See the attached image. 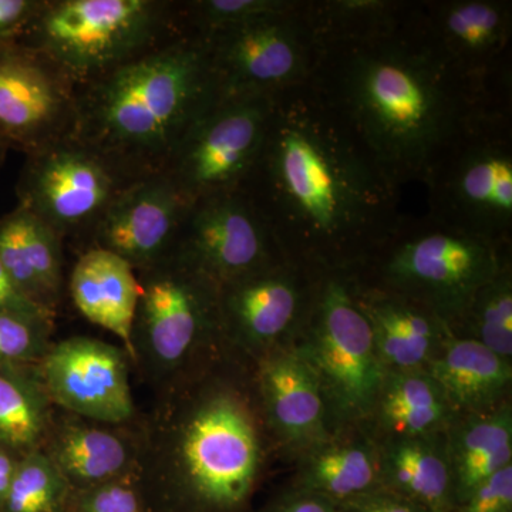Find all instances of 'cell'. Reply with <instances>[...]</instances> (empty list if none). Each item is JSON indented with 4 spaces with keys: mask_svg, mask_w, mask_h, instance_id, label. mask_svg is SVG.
Here are the masks:
<instances>
[{
    "mask_svg": "<svg viewBox=\"0 0 512 512\" xmlns=\"http://www.w3.org/2000/svg\"><path fill=\"white\" fill-rule=\"evenodd\" d=\"M311 86L397 187L426 181L461 137L507 109V84L460 72L431 43L419 2L386 18L315 25Z\"/></svg>",
    "mask_w": 512,
    "mask_h": 512,
    "instance_id": "obj_1",
    "label": "cell"
},
{
    "mask_svg": "<svg viewBox=\"0 0 512 512\" xmlns=\"http://www.w3.org/2000/svg\"><path fill=\"white\" fill-rule=\"evenodd\" d=\"M239 190L285 258L315 272L370 264L409 221L403 188L311 83L272 96L264 144Z\"/></svg>",
    "mask_w": 512,
    "mask_h": 512,
    "instance_id": "obj_2",
    "label": "cell"
},
{
    "mask_svg": "<svg viewBox=\"0 0 512 512\" xmlns=\"http://www.w3.org/2000/svg\"><path fill=\"white\" fill-rule=\"evenodd\" d=\"M221 96L207 43L185 33L77 86L73 136L138 175L161 173Z\"/></svg>",
    "mask_w": 512,
    "mask_h": 512,
    "instance_id": "obj_3",
    "label": "cell"
},
{
    "mask_svg": "<svg viewBox=\"0 0 512 512\" xmlns=\"http://www.w3.org/2000/svg\"><path fill=\"white\" fill-rule=\"evenodd\" d=\"M161 414L137 466L205 512H231L247 501L262 464L258 421L229 383L188 389Z\"/></svg>",
    "mask_w": 512,
    "mask_h": 512,
    "instance_id": "obj_4",
    "label": "cell"
},
{
    "mask_svg": "<svg viewBox=\"0 0 512 512\" xmlns=\"http://www.w3.org/2000/svg\"><path fill=\"white\" fill-rule=\"evenodd\" d=\"M185 33L180 0H43L18 42L77 87Z\"/></svg>",
    "mask_w": 512,
    "mask_h": 512,
    "instance_id": "obj_5",
    "label": "cell"
},
{
    "mask_svg": "<svg viewBox=\"0 0 512 512\" xmlns=\"http://www.w3.org/2000/svg\"><path fill=\"white\" fill-rule=\"evenodd\" d=\"M511 242L423 217L404 224L372 262L383 291L409 299L456 326L474 295L510 265ZM369 265V264H367Z\"/></svg>",
    "mask_w": 512,
    "mask_h": 512,
    "instance_id": "obj_6",
    "label": "cell"
},
{
    "mask_svg": "<svg viewBox=\"0 0 512 512\" xmlns=\"http://www.w3.org/2000/svg\"><path fill=\"white\" fill-rule=\"evenodd\" d=\"M298 335L293 343L318 376L335 429L366 424L386 370L352 271L319 272Z\"/></svg>",
    "mask_w": 512,
    "mask_h": 512,
    "instance_id": "obj_7",
    "label": "cell"
},
{
    "mask_svg": "<svg viewBox=\"0 0 512 512\" xmlns=\"http://www.w3.org/2000/svg\"><path fill=\"white\" fill-rule=\"evenodd\" d=\"M136 275L131 359L154 383L174 386L202 350L224 340L220 288L174 255Z\"/></svg>",
    "mask_w": 512,
    "mask_h": 512,
    "instance_id": "obj_8",
    "label": "cell"
},
{
    "mask_svg": "<svg viewBox=\"0 0 512 512\" xmlns=\"http://www.w3.org/2000/svg\"><path fill=\"white\" fill-rule=\"evenodd\" d=\"M141 177L69 136L26 156L16 195L20 207L83 252L111 204Z\"/></svg>",
    "mask_w": 512,
    "mask_h": 512,
    "instance_id": "obj_9",
    "label": "cell"
},
{
    "mask_svg": "<svg viewBox=\"0 0 512 512\" xmlns=\"http://www.w3.org/2000/svg\"><path fill=\"white\" fill-rule=\"evenodd\" d=\"M427 217L480 237L511 242L510 113L481 120L457 141L423 183Z\"/></svg>",
    "mask_w": 512,
    "mask_h": 512,
    "instance_id": "obj_10",
    "label": "cell"
},
{
    "mask_svg": "<svg viewBox=\"0 0 512 512\" xmlns=\"http://www.w3.org/2000/svg\"><path fill=\"white\" fill-rule=\"evenodd\" d=\"M224 96H264L311 82L319 37L308 2L202 37Z\"/></svg>",
    "mask_w": 512,
    "mask_h": 512,
    "instance_id": "obj_11",
    "label": "cell"
},
{
    "mask_svg": "<svg viewBox=\"0 0 512 512\" xmlns=\"http://www.w3.org/2000/svg\"><path fill=\"white\" fill-rule=\"evenodd\" d=\"M272 97L222 96L195 121L161 173L191 202L238 191L259 156Z\"/></svg>",
    "mask_w": 512,
    "mask_h": 512,
    "instance_id": "obj_12",
    "label": "cell"
},
{
    "mask_svg": "<svg viewBox=\"0 0 512 512\" xmlns=\"http://www.w3.org/2000/svg\"><path fill=\"white\" fill-rule=\"evenodd\" d=\"M171 255L218 288L288 261L241 190L192 202Z\"/></svg>",
    "mask_w": 512,
    "mask_h": 512,
    "instance_id": "obj_13",
    "label": "cell"
},
{
    "mask_svg": "<svg viewBox=\"0 0 512 512\" xmlns=\"http://www.w3.org/2000/svg\"><path fill=\"white\" fill-rule=\"evenodd\" d=\"M76 84L52 60L15 42L0 46V138L26 156L73 136Z\"/></svg>",
    "mask_w": 512,
    "mask_h": 512,
    "instance_id": "obj_14",
    "label": "cell"
},
{
    "mask_svg": "<svg viewBox=\"0 0 512 512\" xmlns=\"http://www.w3.org/2000/svg\"><path fill=\"white\" fill-rule=\"evenodd\" d=\"M318 274L284 261L220 286L222 338L258 357L286 345L305 323Z\"/></svg>",
    "mask_w": 512,
    "mask_h": 512,
    "instance_id": "obj_15",
    "label": "cell"
},
{
    "mask_svg": "<svg viewBox=\"0 0 512 512\" xmlns=\"http://www.w3.org/2000/svg\"><path fill=\"white\" fill-rule=\"evenodd\" d=\"M126 356L110 343L74 336L55 343L39 363L50 402L103 424L133 419Z\"/></svg>",
    "mask_w": 512,
    "mask_h": 512,
    "instance_id": "obj_16",
    "label": "cell"
},
{
    "mask_svg": "<svg viewBox=\"0 0 512 512\" xmlns=\"http://www.w3.org/2000/svg\"><path fill=\"white\" fill-rule=\"evenodd\" d=\"M191 204L167 175L141 177L111 204L86 249H104L141 271L173 254Z\"/></svg>",
    "mask_w": 512,
    "mask_h": 512,
    "instance_id": "obj_17",
    "label": "cell"
},
{
    "mask_svg": "<svg viewBox=\"0 0 512 512\" xmlns=\"http://www.w3.org/2000/svg\"><path fill=\"white\" fill-rule=\"evenodd\" d=\"M419 18L431 43L460 72L487 84H507L512 35L511 2H419Z\"/></svg>",
    "mask_w": 512,
    "mask_h": 512,
    "instance_id": "obj_18",
    "label": "cell"
},
{
    "mask_svg": "<svg viewBox=\"0 0 512 512\" xmlns=\"http://www.w3.org/2000/svg\"><path fill=\"white\" fill-rule=\"evenodd\" d=\"M258 389L266 421L291 450L306 453L335 433L318 376L295 343L259 357Z\"/></svg>",
    "mask_w": 512,
    "mask_h": 512,
    "instance_id": "obj_19",
    "label": "cell"
},
{
    "mask_svg": "<svg viewBox=\"0 0 512 512\" xmlns=\"http://www.w3.org/2000/svg\"><path fill=\"white\" fill-rule=\"evenodd\" d=\"M357 298L372 325L377 356L386 372L426 369L439 352L447 325L423 306L380 288H362Z\"/></svg>",
    "mask_w": 512,
    "mask_h": 512,
    "instance_id": "obj_20",
    "label": "cell"
},
{
    "mask_svg": "<svg viewBox=\"0 0 512 512\" xmlns=\"http://www.w3.org/2000/svg\"><path fill=\"white\" fill-rule=\"evenodd\" d=\"M426 370L457 416L490 412L510 402L512 362L450 328Z\"/></svg>",
    "mask_w": 512,
    "mask_h": 512,
    "instance_id": "obj_21",
    "label": "cell"
},
{
    "mask_svg": "<svg viewBox=\"0 0 512 512\" xmlns=\"http://www.w3.org/2000/svg\"><path fill=\"white\" fill-rule=\"evenodd\" d=\"M63 245L20 205L0 218V264L23 295L52 315L63 293Z\"/></svg>",
    "mask_w": 512,
    "mask_h": 512,
    "instance_id": "obj_22",
    "label": "cell"
},
{
    "mask_svg": "<svg viewBox=\"0 0 512 512\" xmlns=\"http://www.w3.org/2000/svg\"><path fill=\"white\" fill-rule=\"evenodd\" d=\"M382 487L429 512H454L453 468L446 431L377 441Z\"/></svg>",
    "mask_w": 512,
    "mask_h": 512,
    "instance_id": "obj_23",
    "label": "cell"
},
{
    "mask_svg": "<svg viewBox=\"0 0 512 512\" xmlns=\"http://www.w3.org/2000/svg\"><path fill=\"white\" fill-rule=\"evenodd\" d=\"M346 429L302 454L293 488L339 505L382 487L379 443L366 431Z\"/></svg>",
    "mask_w": 512,
    "mask_h": 512,
    "instance_id": "obj_24",
    "label": "cell"
},
{
    "mask_svg": "<svg viewBox=\"0 0 512 512\" xmlns=\"http://www.w3.org/2000/svg\"><path fill=\"white\" fill-rule=\"evenodd\" d=\"M69 291L84 318L123 340L130 353L138 299L136 271L120 256L89 248L73 266Z\"/></svg>",
    "mask_w": 512,
    "mask_h": 512,
    "instance_id": "obj_25",
    "label": "cell"
},
{
    "mask_svg": "<svg viewBox=\"0 0 512 512\" xmlns=\"http://www.w3.org/2000/svg\"><path fill=\"white\" fill-rule=\"evenodd\" d=\"M457 414L426 369L386 372L367 424L377 441L446 431Z\"/></svg>",
    "mask_w": 512,
    "mask_h": 512,
    "instance_id": "obj_26",
    "label": "cell"
},
{
    "mask_svg": "<svg viewBox=\"0 0 512 512\" xmlns=\"http://www.w3.org/2000/svg\"><path fill=\"white\" fill-rule=\"evenodd\" d=\"M457 505L488 477L512 464V407L456 416L446 430Z\"/></svg>",
    "mask_w": 512,
    "mask_h": 512,
    "instance_id": "obj_27",
    "label": "cell"
},
{
    "mask_svg": "<svg viewBox=\"0 0 512 512\" xmlns=\"http://www.w3.org/2000/svg\"><path fill=\"white\" fill-rule=\"evenodd\" d=\"M47 456L69 487L79 490L136 470L138 451L123 434L89 424H66L55 431Z\"/></svg>",
    "mask_w": 512,
    "mask_h": 512,
    "instance_id": "obj_28",
    "label": "cell"
},
{
    "mask_svg": "<svg viewBox=\"0 0 512 512\" xmlns=\"http://www.w3.org/2000/svg\"><path fill=\"white\" fill-rule=\"evenodd\" d=\"M50 399L39 369L0 366V446L23 457L49 439Z\"/></svg>",
    "mask_w": 512,
    "mask_h": 512,
    "instance_id": "obj_29",
    "label": "cell"
},
{
    "mask_svg": "<svg viewBox=\"0 0 512 512\" xmlns=\"http://www.w3.org/2000/svg\"><path fill=\"white\" fill-rule=\"evenodd\" d=\"M450 329H463V336L477 340L495 355L512 362L511 264L474 295L463 318Z\"/></svg>",
    "mask_w": 512,
    "mask_h": 512,
    "instance_id": "obj_30",
    "label": "cell"
},
{
    "mask_svg": "<svg viewBox=\"0 0 512 512\" xmlns=\"http://www.w3.org/2000/svg\"><path fill=\"white\" fill-rule=\"evenodd\" d=\"M69 484L45 451L20 457L2 507L5 512H56Z\"/></svg>",
    "mask_w": 512,
    "mask_h": 512,
    "instance_id": "obj_31",
    "label": "cell"
},
{
    "mask_svg": "<svg viewBox=\"0 0 512 512\" xmlns=\"http://www.w3.org/2000/svg\"><path fill=\"white\" fill-rule=\"evenodd\" d=\"M298 0H180L181 20L190 35L205 37L285 12Z\"/></svg>",
    "mask_w": 512,
    "mask_h": 512,
    "instance_id": "obj_32",
    "label": "cell"
},
{
    "mask_svg": "<svg viewBox=\"0 0 512 512\" xmlns=\"http://www.w3.org/2000/svg\"><path fill=\"white\" fill-rule=\"evenodd\" d=\"M52 318L0 311V366H33L50 349Z\"/></svg>",
    "mask_w": 512,
    "mask_h": 512,
    "instance_id": "obj_33",
    "label": "cell"
},
{
    "mask_svg": "<svg viewBox=\"0 0 512 512\" xmlns=\"http://www.w3.org/2000/svg\"><path fill=\"white\" fill-rule=\"evenodd\" d=\"M133 473L80 490L77 512H141Z\"/></svg>",
    "mask_w": 512,
    "mask_h": 512,
    "instance_id": "obj_34",
    "label": "cell"
},
{
    "mask_svg": "<svg viewBox=\"0 0 512 512\" xmlns=\"http://www.w3.org/2000/svg\"><path fill=\"white\" fill-rule=\"evenodd\" d=\"M454 512H512V464L478 484Z\"/></svg>",
    "mask_w": 512,
    "mask_h": 512,
    "instance_id": "obj_35",
    "label": "cell"
},
{
    "mask_svg": "<svg viewBox=\"0 0 512 512\" xmlns=\"http://www.w3.org/2000/svg\"><path fill=\"white\" fill-rule=\"evenodd\" d=\"M336 512H429L419 504L387 488L379 487L346 503L336 505Z\"/></svg>",
    "mask_w": 512,
    "mask_h": 512,
    "instance_id": "obj_36",
    "label": "cell"
},
{
    "mask_svg": "<svg viewBox=\"0 0 512 512\" xmlns=\"http://www.w3.org/2000/svg\"><path fill=\"white\" fill-rule=\"evenodd\" d=\"M43 0H0V46L18 42Z\"/></svg>",
    "mask_w": 512,
    "mask_h": 512,
    "instance_id": "obj_37",
    "label": "cell"
},
{
    "mask_svg": "<svg viewBox=\"0 0 512 512\" xmlns=\"http://www.w3.org/2000/svg\"><path fill=\"white\" fill-rule=\"evenodd\" d=\"M0 311L25 312L53 318L52 313L40 308L35 302L30 301L28 296L20 292L2 264H0Z\"/></svg>",
    "mask_w": 512,
    "mask_h": 512,
    "instance_id": "obj_38",
    "label": "cell"
},
{
    "mask_svg": "<svg viewBox=\"0 0 512 512\" xmlns=\"http://www.w3.org/2000/svg\"><path fill=\"white\" fill-rule=\"evenodd\" d=\"M269 512H336V504L318 494L293 488Z\"/></svg>",
    "mask_w": 512,
    "mask_h": 512,
    "instance_id": "obj_39",
    "label": "cell"
},
{
    "mask_svg": "<svg viewBox=\"0 0 512 512\" xmlns=\"http://www.w3.org/2000/svg\"><path fill=\"white\" fill-rule=\"evenodd\" d=\"M18 461L19 457L16 458L15 454L0 446V505L3 504L6 494H8L10 481H12Z\"/></svg>",
    "mask_w": 512,
    "mask_h": 512,
    "instance_id": "obj_40",
    "label": "cell"
},
{
    "mask_svg": "<svg viewBox=\"0 0 512 512\" xmlns=\"http://www.w3.org/2000/svg\"><path fill=\"white\" fill-rule=\"evenodd\" d=\"M9 150L10 148L6 146L5 141L0 138V164H2L3 160H5L6 153H8Z\"/></svg>",
    "mask_w": 512,
    "mask_h": 512,
    "instance_id": "obj_41",
    "label": "cell"
}]
</instances>
